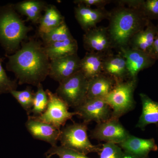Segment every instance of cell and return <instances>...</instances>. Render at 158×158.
<instances>
[{
	"instance_id": "30",
	"label": "cell",
	"mask_w": 158,
	"mask_h": 158,
	"mask_svg": "<svg viewBox=\"0 0 158 158\" xmlns=\"http://www.w3.org/2000/svg\"><path fill=\"white\" fill-rule=\"evenodd\" d=\"M140 8L149 20H158V0H142Z\"/></svg>"
},
{
	"instance_id": "19",
	"label": "cell",
	"mask_w": 158,
	"mask_h": 158,
	"mask_svg": "<svg viewBox=\"0 0 158 158\" xmlns=\"http://www.w3.org/2000/svg\"><path fill=\"white\" fill-rule=\"evenodd\" d=\"M107 55L87 52L84 58L81 59L80 70L88 80L103 73L104 60Z\"/></svg>"
},
{
	"instance_id": "1",
	"label": "cell",
	"mask_w": 158,
	"mask_h": 158,
	"mask_svg": "<svg viewBox=\"0 0 158 158\" xmlns=\"http://www.w3.org/2000/svg\"><path fill=\"white\" fill-rule=\"evenodd\" d=\"M6 56L9 59L7 70L14 73L19 85L37 87L49 76L51 60L43 43L37 39L23 41L17 52Z\"/></svg>"
},
{
	"instance_id": "9",
	"label": "cell",
	"mask_w": 158,
	"mask_h": 158,
	"mask_svg": "<svg viewBox=\"0 0 158 158\" xmlns=\"http://www.w3.org/2000/svg\"><path fill=\"white\" fill-rule=\"evenodd\" d=\"M130 133L118 119L111 118L106 121L97 123L90 133L93 139L106 143L118 144L128 137Z\"/></svg>"
},
{
	"instance_id": "22",
	"label": "cell",
	"mask_w": 158,
	"mask_h": 158,
	"mask_svg": "<svg viewBox=\"0 0 158 158\" xmlns=\"http://www.w3.org/2000/svg\"><path fill=\"white\" fill-rule=\"evenodd\" d=\"M39 21V36L48 33L65 21L64 16L54 5H47Z\"/></svg>"
},
{
	"instance_id": "20",
	"label": "cell",
	"mask_w": 158,
	"mask_h": 158,
	"mask_svg": "<svg viewBox=\"0 0 158 158\" xmlns=\"http://www.w3.org/2000/svg\"><path fill=\"white\" fill-rule=\"evenodd\" d=\"M142 104V112L136 127L144 131L147 125L158 123V102L144 93L139 94Z\"/></svg>"
},
{
	"instance_id": "11",
	"label": "cell",
	"mask_w": 158,
	"mask_h": 158,
	"mask_svg": "<svg viewBox=\"0 0 158 158\" xmlns=\"http://www.w3.org/2000/svg\"><path fill=\"white\" fill-rule=\"evenodd\" d=\"M119 50L126 60L130 79H138L137 77L140 71L152 67L156 62L147 53L129 47L122 48Z\"/></svg>"
},
{
	"instance_id": "27",
	"label": "cell",
	"mask_w": 158,
	"mask_h": 158,
	"mask_svg": "<svg viewBox=\"0 0 158 158\" xmlns=\"http://www.w3.org/2000/svg\"><path fill=\"white\" fill-rule=\"evenodd\" d=\"M45 155L46 158H50L53 155L58 156L59 158H91L62 145L51 146Z\"/></svg>"
},
{
	"instance_id": "10",
	"label": "cell",
	"mask_w": 158,
	"mask_h": 158,
	"mask_svg": "<svg viewBox=\"0 0 158 158\" xmlns=\"http://www.w3.org/2000/svg\"><path fill=\"white\" fill-rule=\"evenodd\" d=\"M83 35L84 48L88 52L109 55L114 48L108 27H95L85 32Z\"/></svg>"
},
{
	"instance_id": "2",
	"label": "cell",
	"mask_w": 158,
	"mask_h": 158,
	"mask_svg": "<svg viewBox=\"0 0 158 158\" xmlns=\"http://www.w3.org/2000/svg\"><path fill=\"white\" fill-rule=\"evenodd\" d=\"M108 31L114 48L127 47L133 36L144 30L149 20L140 7L118 5L110 11Z\"/></svg>"
},
{
	"instance_id": "34",
	"label": "cell",
	"mask_w": 158,
	"mask_h": 158,
	"mask_svg": "<svg viewBox=\"0 0 158 158\" xmlns=\"http://www.w3.org/2000/svg\"><path fill=\"white\" fill-rule=\"evenodd\" d=\"M156 27H157V28L158 29V22L157 25Z\"/></svg>"
},
{
	"instance_id": "21",
	"label": "cell",
	"mask_w": 158,
	"mask_h": 158,
	"mask_svg": "<svg viewBox=\"0 0 158 158\" xmlns=\"http://www.w3.org/2000/svg\"><path fill=\"white\" fill-rule=\"evenodd\" d=\"M47 4L40 0H26L14 5L17 12L25 15L28 20L35 24L39 23L42 17V12L45 10Z\"/></svg>"
},
{
	"instance_id": "29",
	"label": "cell",
	"mask_w": 158,
	"mask_h": 158,
	"mask_svg": "<svg viewBox=\"0 0 158 158\" xmlns=\"http://www.w3.org/2000/svg\"><path fill=\"white\" fill-rule=\"evenodd\" d=\"M99 158H123L124 152L117 144L105 143L102 144Z\"/></svg>"
},
{
	"instance_id": "4",
	"label": "cell",
	"mask_w": 158,
	"mask_h": 158,
	"mask_svg": "<svg viewBox=\"0 0 158 158\" xmlns=\"http://www.w3.org/2000/svg\"><path fill=\"white\" fill-rule=\"evenodd\" d=\"M138 79L116 82L105 100L112 111L111 118L119 119L134 109L135 105L134 93Z\"/></svg>"
},
{
	"instance_id": "6",
	"label": "cell",
	"mask_w": 158,
	"mask_h": 158,
	"mask_svg": "<svg viewBox=\"0 0 158 158\" xmlns=\"http://www.w3.org/2000/svg\"><path fill=\"white\" fill-rule=\"evenodd\" d=\"M88 80L81 70L59 82L56 93L68 105L75 109L87 99Z\"/></svg>"
},
{
	"instance_id": "25",
	"label": "cell",
	"mask_w": 158,
	"mask_h": 158,
	"mask_svg": "<svg viewBox=\"0 0 158 158\" xmlns=\"http://www.w3.org/2000/svg\"><path fill=\"white\" fill-rule=\"evenodd\" d=\"M48 102V98L46 90L44 89L42 84L37 87V90L34 94L33 106L31 110V116L37 117L44 112Z\"/></svg>"
},
{
	"instance_id": "32",
	"label": "cell",
	"mask_w": 158,
	"mask_h": 158,
	"mask_svg": "<svg viewBox=\"0 0 158 158\" xmlns=\"http://www.w3.org/2000/svg\"><path fill=\"white\" fill-rule=\"evenodd\" d=\"M149 55L156 61L158 60V34L155 39Z\"/></svg>"
},
{
	"instance_id": "33",
	"label": "cell",
	"mask_w": 158,
	"mask_h": 158,
	"mask_svg": "<svg viewBox=\"0 0 158 158\" xmlns=\"http://www.w3.org/2000/svg\"><path fill=\"white\" fill-rule=\"evenodd\" d=\"M123 158H149V157H148L142 158L133 155L131 154L127 153V152H124V155H123Z\"/></svg>"
},
{
	"instance_id": "16",
	"label": "cell",
	"mask_w": 158,
	"mask_h": 158,
	"mask_svg": "<svg viewBox=\"0 0 158 158\" xmlns=\"http://www.w3.org/2000/svg\"><path fill=\"white\" fill-rule=\"evenodd\" d=\"M103 73L115 79L116 82L123 81L129 77L127 64L124 57L120 53L107 55L103 62Z\"/></svg>"
},
{
	"instance_id": "12",
	"label": "cell",
	"mask_w": 158,
	"mask_h": 158,
	"mask_svg": "<svg viewBox=\"0 0 158 158\" xmlns=\"http://www.w3.org/2000/svg\"><path fill=\"white\" fill-rule=\"evenodd\" d=\"M81 60L77 53L51 60L49 76L62 81L80 70Z\"/></svg>"
},
{
	"instance_id": "23",
	"label": "cell",
	"mask_w": 158,
	"mask_h": 158,
	"mask_svg": "<svg viewBox=\"0 0 158 158\" xmlns=\"http://www.w3.org/2000/svg\"><path fill=\"white\" fill-rule=\"evenodd\" d=\"M46 52L50 60L77 53V42L73 37L44 46Z\"/></svg>"
},
{
	"instance_id": "24",
	"label": "cell",
	"mask_w": 158,
	"mask_h": 158,
	"mask_svg": "<svg viewBox=\"0 0 158 158\" xmlns=\"http://www.w3.org/2000/svg\"><path fill=\"white\" fill-rule=\"evenodd\" d=\"M44 45L47 46L60 41H64L73 37L65 21L56 28L40 35Z\"/></svg>"
},
{
	"instance_id": "13",
	"label": "cell",
	"mask_w": 158,
	"mask_h": 158,
	"mask_svg": "<svg viewBox=\"0 0 158 158\" xmlns=\"http://www.w3.org/2000/svg\"><path fill=\"white\" fill-rule=\"evenodd\" d=\"M25 127L34 139L45 141L52 146L57 145L61 130L31 115L28 117Z\"/></svg>"
},
{
	"instance_id": "18",
	"label": "cell",
	"mask_w": 158,
	"mask_h": 158,
	"mask_svg": "<svg viewBox=\"0 0 158 158\" xmlns=\"http://www.w3.org/2000/svg\"><path fill=\"white\" fill-rule=\"evenodd\" d=\"M116 83L115 79L104 73L88 80L87 98H105Z\"/></svg>"
},
{
	"instance_id": "26",
	"label": "cell",
	"mask_w": 158,
	"mask_h": 158,
	"mask_svg": "<svg viewBox=\"0 0 158 158\" xmlns=\"http://www.w3.org/2000/svg\"><path fill=\"white\" fill-rule=\"evenodd\" d=\"M18 102L25 110L28 116L31 114V110L33 106V102L35 92L30 86H28L25 89L21 91L14 90L10 93Z\"/></svg>"
},
{
	"instance_id": "17",
	"label": "cell",
	"mask_w": 158,
	"mask_h": 158,
	"mask_svg": "<svg viewBox=\"0 0 158 158\" xmlns=\"http://www.w3.org/2000/svg\"><path fill=\"white\" fill-rule=\"evenodd\" d=\"M158 34L157 27L149 20L144 30L139 31L133 36L128 47L149 55L153 44Z\"/></svg>"
},
{
	"instance_id": "5",
	"label": "cell",
	"mask_w": 158,
	"mask_h": 158,
	"mask_svg": "<svg viewBox=\"0 0 158 158\" xmlns=\"http://www.w3.org/2000/svg\"><path fill=\"white\" fill-rule=\"evenodd\" d=\"M88 125L83 122L63 127L60 130L59 140L61 145L85 155L90 153H99L101 148L92 144L88 138Z\"/></svg>"
},
{
	"instance_id": "15",
	"label": "cell",
	"mask_w": 158,
	"mask_h": 158,
	"mask_svg": "<svg viewBox=\"0 0 158 158\" xmlns=\"http://www.w3.org/2000/svg\"><path fill=\"white\" fill-rule=\"evenodd\" d=\"M118 145L124 152L139 157H148L151 152L157 151L158 150L157 145L153 138L143 139L131 134Z\"/></svg>"
},
{
	"instance_id": "8",
	"label": "cell",
	"mask_w": 158,
	"mask_h": 158,
	"mask_svg": "<svg viewBox=\"0 0 158 158\" xmlns=\"http://www.w3.org/2000/svg\"><path fill=\"white\" fill-rule=\"evenodd\" d=\"M75 112L87 123L91 121L99 123L106 121L111 118L112 113L104 98H87L75 109Z\"/></svg>"
},
{
	"instance_id": "28",
	"label": "cell",
	"mask_w": 158,
	"mask_h": 158,
	"mask_svg": "<svg viewBox=\"0 0 158 158\" xmlns=\"http://www.w3.org/2000/svg\"><path fill=\"white\" fill-rule=\"evenodd\" d=\"M2 59L0 57V94L10 93L16 90L18 84L16 81H12L7 76L2 65Z\"/></svg>"
},
{
	"instance_id": "7",
	"label": "cell",
	"mask_w": 158,
	"mask_h": 158,
	"mask_svg": "<svg viewBox=\"0 0 158 158\" xmlns=\"http://www.w3.org/2000/svg\"><path fill=\"white\" fill-rule=\"evenodd\" d=\"M46 91L48 98L47 108L43 114L35 117L61 130L66 122L77 114L75 111L69 112L68 105L56 93H52L48 89Z\"/></svg>"
},
{
	"instance_id": "3",
	"label": "cell",
	"mask_w": 158,
	"mask_h": 158,
	"mask_svg": "<svg viewBox=\"0 0 158 158\" xmlns=\"http://www.w3.org/2000/svg\"><path fill=\"white\" fill-rule=\"evenodd\" d=\"M32 30L11 4L0 7V44L8 54L15 53Z\"/></svg>"
},
{
	"instance_id": "31",
	"label": "cell",
	"mask_w": 158,
	"mask_h": 158,
	"mask_svg": "<svg viewBox=\"0 0 158 158\" xmlns=\"http://www.w3.org/2000/svg\"><path fill=\"white\" fill-rule=\"evenodd\" d=\"M112 2L110 0H75L73 3L77 5H82L89 7L94 6L98 9H105V6Z\"/></svg>"
},
{
	"instance_id": "14",
	"label": "cell",
	"mask_w": 158,
	"mask_h": 158,
	"mask_svg": "<svg viewBox=\"0 0 158 158\" xmlns=\"http://www.w3.org/2000/svg\"><path fill=\"white\" fill-rule=\"evenodd\" d=\"M76 19L85 32L97 27V24L105 19L109 18L110 12L106 9H92L82 5L74 8Z\"/></svg>"
},
{
	"instance_id": "35",
	"label": "cell",
	"mask_w": 158,
	"mask_h": 158,
	"mask_svg": "<svg viewBox=\"0 0 158 158\" xmlns=\"http://www.w3.org/2000/svg\"><path fill=\"white\" fill-rule=\"evenodd\" d=\"M50 158H52V157Z\"/></svg>"
}]
</instances>
